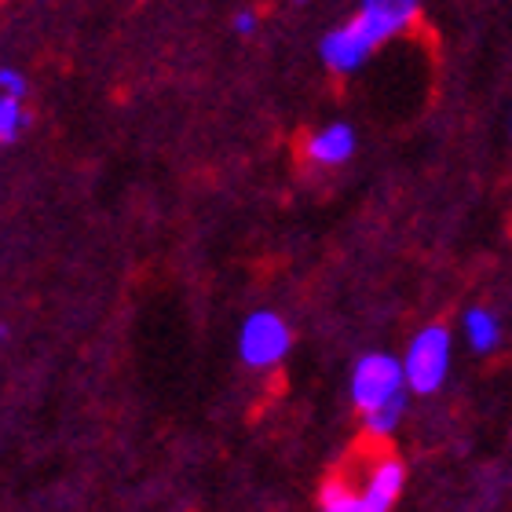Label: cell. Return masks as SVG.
Masks as SVG:
<instances>
[{
  "label": "cell",
  "instance_id": "4fadbf2b",
  "mask_svg": "<svg viewBox=\"0 0 512 512\" xmlns=\"http://www.w3.org/2000/svg\"><path fill=\"white\" fill-rule=\"evenodd\" d=\"M235 30L242 33V37H249V33L256 30V15H253V11H238V15H235Z\"/></svg>",
  "mask_w": 512,
  "mask_h": 512
},
{
  "label": "cell",
  "instance_id": "3957f363",
  "mask_svg": "<svg viewBox=\"0 0 512 512\" xmlns=\"http://www.w3.org/2000/svg\"><path fill=\"white\" fill-rule=\"evenodd\" d=\"M289 344H293L289 326L275 311H253V315L242 322V330H238V355H242L249 366H256V370H267V366L282 363L289 352Z\"/></svg>",
  "mask_w": 512,
  "mask_h": 512
},
{
  "label": "cell",
  "instance_id": "ba28073f",
  "mask_svg": "<svg viewBox=\"0 0 512 512\" xmlns=\"http://www.w3.org/2000/svg\"><path fill=\"white\" fill-rule=\"evenodd\" d=\"M465 337H469L472 352H494L498 341H502V326H498V315L487 308H472L465 311Z\"/></svg>",
  "mask_w": 512,
  "mask_h": 512
},
{
  "label": "cell",
  "instance_id": "5b68a950",
  "mask_svg": "<svg viewBox=\"0 0 512 512\" xmlns=\"http://www.w3.org/2000/svg\"><path fill=\"white\" fill-rule=\"evenodd\" d=\"M417 15H421L417 0H359V19H363L366 30L374 33L377 44H384L395 33L410 30Z\"/></svg>",
  "mask_w": 512,
  "mask_h": 512
},
{
  "label": "cell",
  "instance_id": "9c48e42d",
  "mask_svg": "<svg viewBox=\"0 0 512 512\" xmlns=\"http://www.w3.org/2000/svg\"><path fill=\"white\" fill-rule=\"evenodd\" d=\"M322 512H370L363 491H352L344 480H330L322 487Z\"/></svg>",
  "mask_w": 512,
  "mask_h": 512
},
{
  "label": "cell",
  "instance_id": "7a4b0ae2",
  "mask_svg": "<svg viewBox=\"0 0 512 512\" xmlns=\"http://www.w3.org/2000/svg\"><path fill=\"white\" fill-rule=\"evenodd\" d=\"M403 388H406L403 359L374 352V355H363V359L355 363L352 395H355V406H359L366 417L384 410V406L395 403V399H403L406 395Z\"/></svg>",
  "mask_w": 512,
  "mask_h": 512
},
{
  "label": "cell",
  "instance_id": "7c38bea8",
  "mask_svg": "<svg viewBox=\"0 0 512 512\" xmlns=\"http://www.w3.org/2000/svg\"><path fill=\"white\" fill-rule=\"evenodd\" d=\"M0 88H4V96L22 99L26 96V77H22L19 70H11V66H4V70H0Z\"/></svg>",
  "mask_w": 512,
  "mask_h": 512
},
{
  "label": "cell",
  "instance_id": "6da1fadb",
  "mask_svg": "<svg viewBox=\"0 0 512 512\" xmlns=\"http://www.w3.org/2000/svg\"><path fill=\"white\" fill-rule=\"evenodd\" d=\"M403 374L410 392H436L450 374V330L447 326H425L403 355Z\"/></svg>",
  "mask_w": 512,
  "mask_h": 512
},
{
  "label": "cell",
  "instance_id": "8992f818",
  "mask_svg": "<svg viewBox=\"0 0 512 512\" xmlns=\"http://www.w3.org/2000/svg\"><path fill=\"white\" fill-rule=\"evenodd\" d=\"M304 154L315 165H344L355 154V128L344 125V121H333V125L311 132L308 143H304Z\"/></svg>",
  "mask_w": 512,
  "mask_h": 512
},
{
  "label": "cell",
  "instance_id": "8fae6325",
  "mask_svg": "<svg viewBox=\"0 0 512 512\" xmlns=\"http://www.w3.org/2000/svg\"><path fill=\"white\" fill-rule=\"evenodd\" d=\"M403 410H406V395H403V399H395V403H388L384 410H377V414L366 417V428H370L374 436H392V428L399 425Z\"/></svg>",
  "mask_w": 512,
  "mask_h": 512
},
{
  "label": "cell",
  "instance_id": "30bf717a",
  "mask_svg": "<svg viewBox=\"0 0 512 512\" xmlns=\"http://www.w3.org/2000/svg\"><path fill=\"white\" fill-rule=\"evenodd\" d=\"M26 125H30V114L22 110V99L0 96V143L11 147Z\"/></svg>",
  "mask_w": 512,
  "mask_h": 512
},
{
  "label": "cell",
  "instance_id": "5bb4252c",
  "mask_svg": "<svg viewBox=\"0 0 512 512\" xmlns=\"http://www.w3.org/2000/svg\"><path fill=\"white\" fill-rule=\"evenodd\" d=\"M293 4H308V0H293Z\"/></svg>",
  "mask_w": 512,
  "mask_h": 512
},
{
  "label": "cell",
  "instance_id": "52a82bcc",
  "mask_svg": "<svg viewBox=\"0 0 512 512\" xmlns=\"http://www.w3.org/2000/svg\"><path fill=\"white\" fill-rule=\"evenodd\" d=\"M403 465L395 458H384L374 472H370V483L363 487V498H366V509L370 512H388L392 502L399 498L403 491Z\"/></svg>",
  "mask_w": 512,
  "mask_h": 512
},
{
  "label": "cell",
  "instance_id": "277c9868",
  "mask_svg": "<svg viewBox=\"0 0 512 512\" xmlns=\"http://www.w3.org/2000/svg\"><path fill=\"white\" fill-rule=\"evenodd\" d=\"M374 48H377L374 33L366 30L359 15L348 19L344 26H337V30H330L319 41L322 66L333 70V74H355V70L374 55Z\"/></svg>",
  "mask_w": 512,
  "mask_h": 512
}]
</instances>
